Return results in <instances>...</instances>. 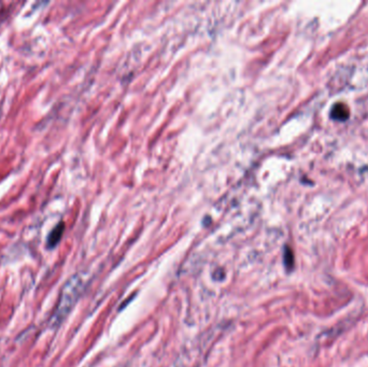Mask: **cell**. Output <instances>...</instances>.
I'll return each instance as SVG.
<instances>
[{
  "label": "cell",
  "instance_id": "2",
  "mask_svg": "<svg viewBox=\"0 0 368 367\" xmlns=\"http://www.w3.org/2000/svg\"><path fill=\"white\" fill-rule=\"evenodd\" d=\"M64 231H65V224L63 222L58 223L57 225L52 229L47 239V245L49 248H55L56 246H57L59 240L61 239V236H63L64 234Z\"/></svg>",
  "mask_w": 368,
  "mask_h": 367
},
{
  "label": "cell",
  "instance_id": "1",
  "mask_svg": "<svg viewBox=\"0 0 368 367\" xmlns=\"http://www.w3.org/2000/svg\"><path fill=\"white\" fill-rule=\"evenodd\" d=\"M87 281L89 280L83 272L76 273L68 280L61 290L57 307H56L51 321H50L51 326H58L66 319V316L69 315L74 305L84 292Z\"/></svg>",
  "mask_w": 368,
  "mask_h": 367
},
{
  "label": "cell",
  "instance_id": "3",
  "mask_svg": "<svg viewBox=\"0 0 368 367\" xmlns=\"http://www.w3.org/2000/svg\"><path fill=\"white\" fill-rule=\"evenodd\" d=\"M333 119L338 120V121H345L349 116V110L347 105L344 104H336L332 108V112H330Z\"/></svg>",
  "mask_w": 368,
  "mask_h": 367
}]
</instances>
